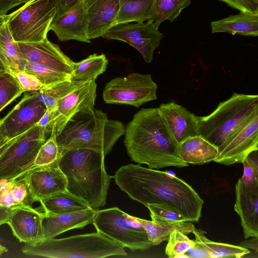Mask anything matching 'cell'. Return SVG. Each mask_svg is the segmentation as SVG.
I'll return each mask as SVG.
<instances>
[{"instance_id":"6da1fadb","label":"cell","mask_w":258,"mask_h":258,"mask_svg":"<svg viewBox=\"0 0 258 258\" xmlns=\"http://www.w3.org/2000/svg\"><path fill=\"white\" fill-rule=\"evenodd\" d=\"M112 177L131 199L145 206L149 204L166 205L179 212L188 222L199 221L204 201L182 179L140 164L123 165Z\"/></svg>"},{"instance_id":"7a4b0ae2","label":"cell","mask_w":258,"mask_h":258,"mask_svg":"<svg viewBox=\"0 0 258 258\" xmlns=\"http://www.w3.org/2000/svg\"><path fill=\"white\" fill-rule=\"evenodd\" d=\"M124 144L131 159L148 168L188 166L179 155L176 141L159 108H142L126 125Z\"/></svg>"},{"instance_id":"3957f363","label":"cell","mask_w":258,"mask_h":258,"mask_svg":"<svg viewBox=\"0 0 258 258\" xmlns=\"http://www.w3.org/2000/svg\"><path fill=\"white\" fill-rule=\"evenodd\" d=\"M104 157L98 151L80 148L66 151L58 163L67 178V190L95 210L105 205L112 177L107 173Z\"/></svg>"},{"instance_id":"277c9868","label":"cell","mask_w":258,"mask_h":258,"mask_svg":"<svg viewBox=\"0 0 258 258\" xmlns=\"http://www.w3.org/2000/svg\"><path fill=\"white\" fill-rule=\"evenodd\" d=\"M125 128L121 121L109 119L105 113L94 109L92 112L74 115L56 135V140L62 155L68 150L89 148L105 156L124 135Z\"/></svg>"},{"instance_id":"5b68a950","label":"cell","mask_w":258,"mask_h":258,"mask_svg":"<svg viewBox=\"0 0 258 258\" xmlns=\"http://www.w3.org/2000/svg\"><path fill=\"white\" fill-rule=\"evenodd\" d=\"M22 251L30 256L50 258H102L127 255L123 247L97 231L25 244Z\"/></svg>"},{"instance_id":"8992f818","label":"cell","mask_w":258,"mask_h":258,"mask_svg":"<svg viewBox=\"0 0 258 258\" xmlns=\"http://www.w3.org/2000/svg\"><path fill=\"white\" fill-rule=\"evenodd\" d=\"M258 109V96L233 93L210 114L198 116V135L217 147Z\"/></svg>"},{"instance_id":"52a82bcc","label":"cell","mask_w":258,"mask_h":258,"mask_svg":"<svg viewBox=\"0 0 258 258\" xmlns=\"http://www.w3.org/2000/svg\"><path fill=\"white\" fill-rule=\"evenodd\" d=\"M53 0H30L8 15L7 23L17 43L40 41L47 38L55 16Z\"/></svg>"},{"instance_id":"ba28073f","label":"cell","mask_w":258,"mask_h":258,"mask_svg":"<svg viewBox=\"0 0 258 258\" xmlns=\"http://www.w3.org/2000/svg\"><path fill=\"white\" fill-rule=\"evenodd\" d=\"M96 231L131 250H145L153 246L143 226L135 217L117 207L97 210L92 222Z\"/></svg>"},{"instance_id":"9c48e42d","label":"cell","mask_w":258,"mask_h":258,"mask_svg":"<svg viewBox=\"0 0 258 258\" xmlns=\"http://www.w3.org/2000/svg\"><path fill=\"white\" fill-rule=\"evenodd\" d=\"M46 140L45 129L37 124L19 136L0 157V179H15L32 168Z\"/></svg>"},{"instance_id":"30bf717a","label":"cell","mask_w":258,"mask_h":258,"mask_svg":"<svg viewBox=\"0 0 258 258\" xmlns=\"http://www.w3.org/2000/svg\"><path fill=\"white\" fill-rule=\"evenodd\" d=\"M157 85L150 74L132 73L107 83L103 99L107 104H127L137 108L157 99Z\"/></svg>"},{"instance_id":"8fae6325","label":"cell","mask_w":258,"mask_h":258,"mask_svg":"<svg viewBox=\"0 0 258 258\" xmlns=\"http://www.w3.org/2000/svg\"><path fill=\"white\" fill-rule=\"evenodd\" d=\"M102 37L128 43L141 53L146 63H150L153 60L154 51L160 45L163 34L153 21H147L116 25Z\"/></svg>"},{"instance_id":"7c38bea8","label":"cell","mask_w":258,"mask_h":258,"mask_svg":"<svg viewBox=\"0 0 258 258\" xmlns=\"http://www.w3.org/2000/svg\"><path fill=\"white\" fill-rule=\"evenodd\" d=\"M96 88L95 81H87L58 100L56 109L50 111V120L45 130L46 137L50 136L53 130L56 135L58 134L76 113L93 112Z\"/></svg>"},{"instance_id":"4fadbf2b","label":"cell","mask_w":258,"mask_h":258,"mask_svg":"<svg viewBox=\"0 0 258 258\" xmlns=\"http://www.w3.org/2000/svg\"><path fill=\"white\" fill-rule=\"evenodd\" d=\"M258 109L218 147L213 161L226 166L242 163L248 155L258 150Z\"/></svg>"},{"instance_id":"5bb4252c","label":"cell","mask_w":258,"mask_h":258,"mask_svg":"<svg viewBox=\"0 0 258 258\" xmlns=\"http://www.w3.org/2000/svg\"><path fill=\"white\" fill-rule=\"evenodd\" d=\"M46 110L44 104L32 92L26 93L1 120L0 132L9 140L16 138L36 124Z\"/></svg>"},{"instance_id":"9a60e30c","label":"cell","mask_w":258,"mask_h":258,"mask_svg":"<svg viewBox=\"0 0 258 258\" xmlns=\"http://www.w3.org/2000/svg\"><path fill=\"white\" fill-rule=\"evenodd\" d=\"M17 44L24 59L72 76L74 61L47 38L39 42Z\"/></svg>"},{"instance_id":"2e32d148","label":"cell","mask_w":258,"mask_h":258,"mask_svg":"<svg viewBox=\"0 0 258 258\" xmlns=\"http://www.w3.org/2000/svg\"><path fill=\"white\" fill-rule=\"evenodd\" d=\"M26 176L34 202L67 190V178L58 165L34 167Z\"/></svg>"},{"instance_id":"e0dca14e","label":"cell","mask_w":258,"mask_h":258,"mask_svg":"<svg viewBox=\"0 0 258 258\" xmlns=\"http://www.w3.org/2000/svg\"><path fill=\"white\" fill-rule=\"evenodd\" d=\"M235 195L234 209L240 217L244 237H258V183H246L239 178Z\"/></svg>"},{"instance_id":"ac0fdd59","label":"cell","mask_w":258,"mask_h":258,"mask_svg":"<svg viewBox=\"0 0 258 258\" xmlns=\"http://www.w3.org/2000/svg\"><path fill=\"white\" fill-rule=\"evenodd\" d=\"M52 31L60 41L76 40L91 43L88 35V21L82 1L63 15L54 17L50 25Z\"/></svg>"},{"instance_id":"d6986e66","label":"cell","mask_w":258,"mask_h":258,"mask_svg":"<svg viewBox=\"0 0 258 258\" xmlns=\"http://www.w3.org/2000/svg\"><path fill=\"white\" fill-rule=\"evenodd\" d=\"M44 214L36 209L16 208L13 209L7 224L20 242L35 244L44 239Z\"/></svg>"},{"instance_id":"ffe728a7","label":"cell","mask_w":258,"mask_h":258,"mask_svg":"<svg viewBox=\"0 0 258 258\" xmlns=\"http://www.w3.org/2000/svg\"><path fill=\"white\" fill-rule=\"evenodd\" d=\"M88 21L90 39L102 37L116 25L119 0H82Z\"/></svg>"},{"instance_id":"44dd1931","label":"cell","mask_w":258,"mask_h":258,"mask_svg":"<svg viewBox=\"0 0 258 258\" xmlns=\"http://www.w3.org/2000/svg\"><path fill=\"white\" fill-rule=\"evenodd\" d=\"M159 112L176 141L179 144L198 135V116L172 101L161 104Z\"/></svg>"},{"instance_id":"7402d4cb","label":"cell","mask_w":258,"mask_h":258,"mask_svg":"<svg viewBox=\"0 0 258 258\" xmlns=\"http://www.w3.org/2000/svg\"><path fill=\"white\" fill-rule=\"evenodd\" d=\"M96 211L89 208L60 214L43 212L44 239L53 238L62 233L73 229H83L92 223Z\"/></svg>"},{"instance_id":"603a6c76","label":"cell","mask_w":258,"mask_h":258,"mask_svg":"<svg viewBox=\"0 0 258 258\" xmlns=\"http://www.w3.org/2000/svg\"><path fill=\"white\" fill-rule=\"evenodd\" d=\"M179 155L187 164H203L213 161L218 147L201 136L189 137L179 144Z\"/></svg>"},{"instance_id":"cb8c5ba5","label":"cell","mask_w":258,"mask_h":258,"mask_svg":"<svg viewBox=\"0 0 258 258\" xmlns=\"http://www.w3.org/2000/svg\"><path fill=\"white\" fill-rule=\"evenodd\" d=\"M212 33L226 32L247 36L258 35V14L241 12L211 22Z\"/></svg>"},{"instance_id":"d4e9b609","label":"cell","mask_w":258,"mask_h":258,"mask_svg":"<svg viewBox=\"0 0 258 258\" xmlns=\"http://www.w3.org/2000/svg\"><path fill=\"white\" fill-rule=\"evenodd\" d=\"M192 233L195 236L194 249L204 254V257L240 258L250 252L247 248L227 243L218 242L208 239L203 230L194 227Z\"/></svg>"},{"instance_id":"484cf974","label":"cell","mask_w":258,"mask_h":258,"mask_svg":"<svg viewBox=\"0 0 258 258\" xmlns=\"http://www.w3.org/2000/svg\"><path fill=\"white\" fill-rule=\"evenodd\" d=\"M116 25L154 20L155 0H119Z\"/></svg>"},{"instance_id":"4316f807","label":"cell","mask_w":258,"mask_h":258,"mask_svg":"<svg viewBox=\"0 0 258 258\" xmlns=\"http://www.w3.org/2000/svg\"><path fill=\"white\" fill-rule=\"evenodd\" d=\"M135 218L145 229L153 246L167 241L170 234L174 230H178L186 235L192 233L195 227L191 222L149 221L136 217Z\"/></svg>"},{"instance_id":"83f0119b","label":"cell","mask_w":258,"mask_h":258,"mask_svg":"<svg viewBox=\"0 0 258 258\" xmlns=\"http://www.w3.org/2000/svg\"><path fill=\"white\" fill-rule=\"evenodd\" d=\"M0 60L8 72L14 75L20 71L24 59L10 32L7 21L0 26Z\"/></svg>"},{"instance_id":"f1b7e54d","label":"cell","mask_w":258,"mask_h":258,"mask_svg":"<svg viewBox=\"0 0 258 258\" xmlns=\"http://www.w3.org/2000/svg\"><path fill=\"white\" fill-rule=\"evenodd\" d=\"M44 212L60 214L91 208L85 201L67 190L41 200Z\"/></svg>"},{"instance_id":"f546056e","label":"cell","mask_w":258,"mask_h":258,"mask_svg":"<svg viewBox=\"0 0 258 258\" xmlns=\"http://www.w3.org/2000/svg\"><path fill=\"white\" fill-rule=\"evenodd\" d=\"M108 61L104 54H93L79 62H74L71 79L87 82L95 81L106 69Z\"/></svg>"},{"instance_id":"4dcf8cb0","label":"cell","mask_w":258,"mask_h":258,"mask_svg":"<svg viewBox=\"0 0 258 258\" xmlns=\"http://www.w3.org/2000/svg\"><path fill=\"white\" fill-rule=\"evenodd\" d=\"M86 82L71 79L54 86L32 92L35 97L44 104L47 110L52 111L56 109L58 100Z\"/></svg>"},{"instance_id":"1f68e13d","label":"cell","mask_w":258,"mask_h":258,"mask_svg":"<svg viewBox=\"0 0 258 258\" xmlns=\"http://www.w3.org/2000/svg\"><path fill=\"white\" fill-rule=\"evenodd\" d=\"M20 71L35 76L43 85V88H48L63 81L70 80L72 78V76L69 74L25 59Z\"/></svg>"},{"instance_id":"d6a6232c","label":"cell","mask_w":258,"mask_h":258,"mask_svg":"<svg viewBox=\"0 0 258 258\" xmlns=\"http://www.w3.org/2000/svg\"><path fill=\"white\" fill-rule=\"evenodd\" d=\"M190 0H155L156 14L154 25L159 28L165 20L173 22L182 11L190 4Z\"/></svg>"},{"instance_id":"836d02e7","label":"cell","mask_w":258,"mask_h":258,"mask_svg":"<svg viewBox=\"0 0 258 258\" xmlns=\"http://www.w3.org/2000/svg\"><path fill=\"white\" fill-rule=\"evenodd\" d=\"M62 153L57 145L56 132L54 130L39 148L33 167L58 165Z\"/></svg>"},{"instance_id":"e575fe53","label":"cell","mask_w":258,"mask_h":258,"mask_svg":"<svg viewBox=\"0 0 258 258\" xmlns=\"http://www.w3.org/2000/svg\"><path fill=\"white\" fill-rule=\"evenodd\" d=\"M26 92L15 77L6 72L0 76V112L6 106Z\"/></svg>"},{"instance_id":"d590c367","label":"cell","mask_w":258,"mask_h":258,"mask_svg":"<svg viewBox=\"0 0 258 258\" xmlns=\"http://www.w3.org/2000/svg\"><path fill=\"white\" fill-rule=\"evenodd\" d=\"M9 187L11 198L15 208H33L32 204L34 202L30 191L26 173L11 180L9 183Z\"/></svg>"},{"instance_id":"8d00e7d4","label":"cell","mask_w":258,"mask_h":258,"mask_svg":"<svg viewBox=\"0 0 258 258\" xmlns=\"http://www.w3.org/2000/svg\"><path fill=\"white\" fill-rule=\"evenodd\" d=\"M165 248V254L169 258L183 257L189 250L194 248L195 240L190 239L186 234L178 230L170 234Z\"/></svg>"},{"instance_id":"74e56055","label":"cell","mask_w":258,"mask_h":258,"mask_svg":"<svg viewBox=\"0 0 258 258\" xmlns=\"http://www.w3.org/2000/svg\"><path fill=\"white\" fill-rule=\"evenodd\" d=\"M146 207L150 211L151 220L188 222L179 212L172 207L160 204H149Z\"/></svg>"},{"instance_id":"f35d334b","label":"cell","mask_w":258,"mask_h":258,"mask_svg":"<svg viewBox=\"0 0 258 258\" xmlns=\"http://www.w3.org/2000/svg\"><path fill=\"white\" fill-rule=\"evenodd\" d=\"M13 75L26 92L37 91L43 88L41 83L33 75L24 71H20Z\"/></svg>"},{"instance_id":"ab89813d","label":"cell","mask_w":258,"mask_h":258,"mask_svg":"<svg viewBox=\"0 0 258 258\" xmlns=\"http://www.w3.org/2000/svg\"><path fill=\"white\" fill-rule=\"evenodd\" d=\"M241 12L258 14V0H219Z\"/></svg>"},{"instance_id":"60d3db41","label":"cell","mask_w":258,"mask_h":258,"mask_svg":"<svg viewBox=\"0 0 258 258\" xmlns=\"http://www.w3.org/2000/svg\"><path fill=\"white\" fill-rule=\"evenodd\" d=\"M242 163L243 165V174L242 176L240 178V179L246 183H258V173L255 172L245 159Z\"/></svg>"},{"instance_id":"b9f144b4","label":"cell","mask_w":258,"mask_h":258,"mask_svg":"<svg viewBox=\"0 0 258 258\" xmlns=\"http://www.w3.org/2000/svg\"><path fill=\"white\" fill-rule=\"evenodd\" d=\"M82 0H53L55 7V16L59 17Z\"/></svg>"},{"instance_id":"7bdbcfd3","label":"cell","mask_w":258,"mask_h":258,"mask_svg":"<svg viewBox=\"0 0 258 258\" xmlns=\"http://www.w3.org/2000/svg\"><path fill=\"white\" fill-rule=\"evenodd\" d=\"M22 4L21 2L17 0H0V15H7L11 9Z\"/></svg>"},{"instance_id":"ee69618b","label":"cell","mask_w":258,"mask_h":258,"mask_svg":"<svg viewBox=\"0 0 258 258\" xmlns=\"http://www.w3.org/2000/svg\"><path fill=\"white\" fill-rule=\"evenodd\" d=\"M13 209L0 206V226L8 223Z\"/></svg>"},{"instance_id":"f6af8a7d","label":"cell","mask_w":258,"mask_h":258,"mask_svg":"<svg viewBox=\"0 0 258 258\" xmlns=\"http://www.w3.org/2000/svg\"><path fill=\"white\" fill-rule=\"evenodd\" d=\"M252 238H253L252 239H251L250 240H249V241H247L246 242H244V243H241V244H242L241 246L244 247L245 248V247H248V248H252L253 249H255V250L256 251H257V248L254 246V243L257 242V239L254 242V240L257 237H252Z\"/></svg>"},{"instance_id":"bcb514c9","label":"cell","mask_w":258,"mask_h":258,"mask_svg":"<svg viewBox=\"0 0 258 258\" xmlns=\"http://www.w3.org/2000/svg\"><path fill=\"white\" fill-rule=\"evenodd\" d=\"M18 137L10 140L5 144H4V145L0 147V157L5 152V151L10 146V145L18 138Z\"/></svg>"},{"instance_id":"7dc6e473","label":"cell","mask_w":258,"mask_h":258,"mask_svg":"<svg viewBox=\"0 0 258 258\" xmlns=\"http://www.w3.org/2000/svg\"><path fill=\"white\" fill-rule=\"evenodd\" d=\"M10 140L7 139L6 137H5L0 132V147L2 146L3 145L5 144L6 142H7Z\"/></svg>"},{"instance_id":"c3c4849f","label":"cell","mask_w":258,"mask_h":258,"mask_svg":"<svg viewBox=\"0 0 258 258\" xmlns=\"http://www.w3.org/2000/svg\"><path fill=\"white\" fill-rule=\"evenodd\" d=\"M6 72H8L7 70L0 60V76Z\"/></svg>"},{"instance_id":"681fc988","label":"cell","mask_w":258,"mask_h":258,"mask_svg":"<svg viewBox=\"0 0 258 258\" xmlns=\"http://www.w3.org/2000/svg\"><path fill=\"white\" fill-rule=\"evenodd\" d=\"M12 179H0V188Z\"/></svg>"},{"instance_id":"f907efd6","label":"cell","mask_w":258,"mask_h":258,"mask_svg":"<svg viewBox=\"0 0 258 258\" xmlns=\"http://www.w3.org/2000/svg\"><path fill=\"white\" fill-rule=\"evenodd\" d=\"M7 18L8 15H6L4 16L0 15V26L7 21Z\"/></svg>"},{"instance_id":"816d5d0a","label":"cell","mask_w":258,"mask_h":258,"mask_svg":"<svg viewBox=\"0 0 258 258\" xmlns=\"http://www.w3.org/2000/svg\"><path fill=\"white\" fill-rule=\"evenodd\" d=\"M8 251V249L0 244V256Z\"/></svg>"},{"instance_id":"f5cc1de1","label":"cell","mask_w":258,"mask_h":258,"mask_svg":"<svg viewBox=\"0 0 258 258\" xmlns=\"http://www.w3.org/2000/svg\"><path fill=\"white\" fill-rule=\"evenodd\" d=\"M17 1H20L23 4H24V3H27V2H28V1H29L30 0H17Z\"/></svg>"},{"instance_id":"db71d44e","label":"cell","mask_w":258,"mask_h":258,"mask_svg":"<svg viewBox=\"0 0 258 258\" xmlns=\"http://www.w3.org/2000/svg\"><path fill=\"white\" fill-rule=\"evenodd\" d=\"M0 123H1V120H0Z\"/></svg>"}]
</instances>
